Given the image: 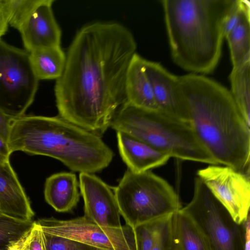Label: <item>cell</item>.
Masks as SVG:
<instances>
[{
    "mask_svg": "<svg viewBox=\"0 0 250 250\" xmlns=\"http://www.w3.org/2000/svg\"><path fill=\"white\" fill-rule=\"evenodd\" d=\"M195 221L211 250H244L243 224L236 223L199 177L190 202L182 208Z\"/></svg>",
    "mask_w": 250,
    "mask_h": 250,
    "instance_id": "ba28073f",
    "label": "cell"
},
{
    "mask_svg": "<svg viewBox=\"0 0 250 250\" xmlns=\"http://www.w3.org/2000/svg\"><path fill=\"white\" fill-rule=\"evenodd\" d=\"M34 223L32 220L22 221L0 213V250H7L25 238Z\"/></svg>",
    "mask_w": 250,
    "mask_h": 250,
    "instance_id": "7402d4cb",
    "label": "cell"
},
{
    "mask_svg": "<svg viewBox=\"0 0 250 250\" xmlns=\"http://www.w3.org/2000/svg\"><path fill=\"white\" fill-rule=\"evenodd\" d=\"M79 182L71 172H61L46 178L44 195L46 202L56 211L68 212L78 205L80 197Z\"/></svg>",
    "mask_w": 250,
    "mask_h": 250,
    "instance_id": "2e32d148",
    "label": "cell"
},
{
    "mask_svg": "<svg viewBox=\"0 0 250 250\" xmlns=\"http://www.w3.org/2000/svg\"><path fill=\"white\" fill-rule=\"evenodd\" d=\"M79 187L84 202V216L102 227L121 228L120 213L113 190L93 173H80Z\"/></svg>",
    "mask_w": 250,
    "mask_h": 250,
    "instance_id": "8fae6325",
    "label": "cell"
},
{
    "mask_svg": "<svg viewBox=\"0 0 250 250\" xmlns=\"http://www.w3.org/2000/svg\"><path fill=\"white\" fill-rule=\"evenodd\" d=\"M31 63L38 79L54 80L62 75L66 54L61 46L42 48L29 53Z\"/></svg>",
    "mask_w": 250,
    "mask_h": 250,
    "instance_id": "d6986e66",
    "label": "cell"
},
{
    "mask_svg": "<svg viewBox=\"0 0 250 250\" xmlns=\"http://www.w3.org/2000/svg\"><path fill=\"white\" fill-rule=\"evenodd\" d=\"M7 143L21 151L60 161L74 172L94 174L106 168L114 156L101 137L59 116L23 115L14 118Z\"/></svg>",
    "mask_w": 250,
    "mask_h": 250,
    "instance_id": "3957f363",
    "label": "cell"
},
{
    "mask_svg": "<svg viewBox=\"0 0 250 250\" xmlns=\"http://www.w3.org/2000/svg\"><path fill=\"white\" fill-rule=\"evenodd\" d=\"M244 229V250H250V217L249 215L243 223Z\"/></svg>",
    "mask_w": 250,
    "mask_h": 250,
    "instance_id": "1f68e13d",
    "label": "cell"
},
{
    "mask_svg": "<svg viewBox=\"0 0 250 250\" xmlns=\"http://www.w3.org/2000/svg\"><path fill=\"white\" fill-rule=\"evenodd\" d=\"M236 0H163L173 62L192 73L208 74L221 55L223 24Z\"/></svg>",
    "mask_w": 250,
    "mask_h": 250,
    "instance_id": "277c9868",
    "label": "cell"
},
{
    "mask_svg": "<svg viewBox=\"0 0 250 250\" xmlns=\"http://www.w3.org/2000/svg\"><path fill=\"white\" fill-rule=\"evenodd\" d=\"M11 153L7 142L0 135V164L9 162Z\"/></svg>",
    "mask_w": 250,
    "mask_h": 250,
    "instance_id": "f546056e",
    "label": "cell"
},
{
    "mask_svg": "<svg viewBox=\"0 0 250 250\" xmlns=\"http://www.w3.org/2000/svg\"><path fill=\"white\" fill-rule=\"evenodd\" d=\"M53 0H41L19 30L24 49L61 46L62 32L52 10Z\"/></svg>",
    "mask_w": 250,
    "mask_h": 250,
    "instance_id": "4fadbf2b",
    "label": "cell"
},
{
    "mask_svg": "<svg viewBox=\"0 0 250 250\" xmlns=\"http://www.w3.org/2000/svg\"><path fill=\"white\" fill-rule=\"evenodd\" d=\"M165 218L142 224L134 228L137 250L152 249Z\"/></svg>",
    "mask_w": 250,
    "mask_h": 250,
    "instance_id": "cb8c5ba5",
    "label": "cell"
},
{
    "mask_svg": "<svg viewBox=\"0 0 250 250\" xmlns=\"http://www.w3.org/2000/svg\"><path fill=\"white\" fill-rule=\"evenodd\" d=\"M3 2H4V0H0V5L2 4Z\"/></svg>",
    "mask_w": 250,
    "mask_h": 250,
    "instance_id": "e575fe53",
    "label": "cell"
},
{
    "mask_svg": "<svg viewBox=\"0 0 250 250\" xmlns=\"http://www.w3.org/2000/svg\"><path fill=\"white\" fill-rule=\"evenodd\" d=\"M42 231L45 250H71L73 248L75 241Z\"/></svg>",
    "mask_w": 250,
    "mask_h": 250,
    "instance_id": "4316f807",
    "label": "cell"
},
{
    "mask_svg": "<svg viewBox=\"0 0 250 250\" xmlns=\"http://www.w3.org/2000/svg\"><path fill=\"white\" fill-rule=\"evenodd\" d=\"M22 250H45L42 231L37 222L25 237Z\"/></svg>",
    "mask_w": 250,
    "mask_h": 250,
    "instance_id": "83f0119b",
    "label": "cell"
},
{
    "mask_svg": "<svg viewBox=\"0 0 250 250\" xmlns=\"http://www.w3.org/2000/svg\"><path fill=\"white\" fill-rule=\"evenodd\" d=\"M189 122L197 137L218 164L249 172L250 129L229 90L194 73L179 76Z\"/></svg>",
    "mask_w": 250,
    "mask_h": 250,
    "instance_id": "7a4b0ae2",
    "label": "cell"
},
{
    "mask_svg": "<svg viewBox=\"0 0 250 250\" xmlns=\"http://www.w3.org/2000/svg\"><path fill=\"white\" fill-rule=\"evenodd\" d=\"M0 213L22 220L34 215L30 201L9 162L0 164Z\"/></svg>",
    "mask_w": 250,
    "mask_h": 250,
    "instance_id": "5bb4252c",
    "label": "cell"
},
{
    "mask_svg": "<svg viewBox=\"0 0 250 250\" xmlns=\"http://www.w3.org/2000/svg\"><path fill=\"white\" fill-rule=\"evenodd\" d=\"M229 80L232 97L243 119L250 126V61L232 67Z\"/></svg>",
    "mask_w": 250,
    "mask_h": 250,
    "instance_id": "ffe728a7",
    "label": "cell"
},
{
    "mask_svg": "<svg viewBox=\"0 0 250 250\" xmlns=\"http://www.w3.org/2000/svg\"><path fill=\"white\" fill-rule=\"evenodd\" d=\"M3 3L2 4L0 5V39L6 34L9 26L8 16Z\"/></svg>",
    "mask_w": 250,
    "mask_h": 250,
    "instance_id": "4dcf8cb0",
    "label": "cell"
},
{
    "mask_svg": "<svg viewBox=\"0 0 250 250\" xmlns=\"http://www.w3.org/2000/svg\"><path fill=\"white\" fill-rule=\"evenodd\" d=\"M173 215L163 220L155 243L151 250H170L173 244L172 230Z\"/></svg>",
    "mask_w": 250,
    "mask_h": 250,
    "instance_id": "484cf974",
    "label": "cell"
},
{
    "mask_svg": "<svg viewBox=\"0 0 250 250\" xmlns=\"http://www.w3.org/2000/svg\"><path fill=\"white\" fill-rule=\"evenodd\" d=\"M13 119L0 111V135L7 142L10 125Z\"/></svg>",
    "mask_w": 250,
    "mask_h": 250,
    "instance_id": "f1b7e54d",
    "label": "cell"
},
{
    "mask_svg": "<svg viewBox=\"0 0 250 250\" xmlns=\"http://www.w3.org/2000/svg\"><path fill=\"white\" fill-rule=\"evenodd\" d=\"M214 197L233 220L241 224L250 215L249 172L238 171L228 166L210 165L197 171Z\"/></svg>",
    "mask_w": 250,
    "mask_h": 250,
    "instance_id": "30bf717a",
    "label": "cell"
},
{
    "mask_svg": "<svg viewBox=\"0 0 250 250\" xmlns=\"http://www.w3.org/2000/svg\"><path fill=\"white\" fill-rule=\"evenodd\" d=\"M249 15L250 2L246 0H236L223 24L224 37H225L246 16Z\"/></svg>",
    "mask_w": 250,
    "mask_h": 250,
    "instance_id": "d4e9b609",
    "label": "cell"
},
{
    "mask_svg": "<svg viewBox=\"0 0 250 250\" xmlns=\"http://www.w3.org/2000/svg\"><path fill=\"white\" fill-rule=\"evenodd\" d=\"M131 32L115 22H95L76 34L54 93L59 116L101 137L126 101L125 81L136 53Z\"/></svg>",
    "mask_w": 250,
    "mask_h": 250,
    "instance_id": "6da1fadb",
    "label": "cell"
},
{
    "mask_svg": "<svg viewBox=\"0 0 250 250\" xmlns=\"http://www.w3.org/2000/svg\"><path fill=\"white\" fill-rule=\"evenodd\" d=\"M143 65L158 110L175 120L189 122L187 103L180 86L179 76L171 73L157 62L144 59Z\"/></svg>",
    "mask_w": 250,
    "mask_h": 250,
    "instance_id": "7c38bea8",
    "label": "cell"
},
{
    "mask_svg": "<svg viewBox=\"0 0 250 250\" xmlns=\"http://www.w3.org/2000/svg\"><path fill=\"white\" fill-rule=\"evenodd\" d=\"M172 230L175 250H211L200 227L182 208L172 216Z\"/></svg>",
    "mask_w": 250,
    "mask_h": 250,
    "instance_id": "ac0fdd59",
    "label": "cell"
},
{
    "mask_svg": "<svg viewBox=\"0 0 250 250\" xmlns=\"http://www.w3.org/2000/svg\"><path fill=\"white\" fill-rule=\"evenodd\" d=\"M232 67L250 61V15L246 16L225 37Z\"/></svg>",
    "mask_w": 250,
    "mask_h": 250,
    "instance_id": "44dd1931",
    "label": "cell"
},
{
    "mask_svg": "<svg viewBox=\"0 0 250 250\" xmlns=\"http://www.w3.org/2000/svg\"><path fill=\"white\" fill-rule=\"evenodd\" d=\"M144 60L136 53L130 62L125 81L126 102L140 108L158 110L152 87L144 72Z\"/></svg>",
    "mask_w": 250,
    "mask_h": 250,
    "instance_id": "e0dca14e",
    "label": "cell"
},
{
    "mask_svg": "<svg viewBox=\"0 0 250 250\" xmlns=\"http://www.w3.org/2000/svg\"><path fill=\"white\" fill-rule=\"evenodd\" d=\"M110 127L170 157L218 165L201 143L189 122L175 120L158 110L140 108L125 102L116 112Z\"/></svg>",
    "mask_w": 250,
    "mask_h": 250,
    "instance_id": "5b68a950",
    "label": "cell"
},
{
    "mask_svg": "<svg viewBox=\"0 0 250 250\" xmlns=\"http://www.w3.org/2000/svg\"><path fill=\"white\" fill-rule=\"evenodd\" d=\"M42 231L84 243L101 250H137L134 229L102 227L84 216L70 220L51 217L37 221Z\"/></svg>",
    "mask_w": 250,
    "mask_h": 250,
    "instance_id": "9c48e42d",
    "label": "cell"
},
{
    "mask_svg": "<svg viewBox=\"0 0 250 250\" xmlns=\"http://www.w3.org/2000/svg\"><path fill=\"white\" fill-rule=\"evenodd\" d=\"M41 0H4L9 25L19 31Z\"/></svg>",
    "mask_w": 250,
    "mask_h": 250,
    "instance_id": "603a6c76",
    "label": "cell"
},
{
    "mask_svg": "<svg viewBox=\"0 0 250 250\" xmlns=\"http://www.w3.org/2000/svg\"><path fill=\"white\" fill-rule=\"evenodd\" d=\"M71 250H101L97 248H95L90 245L76 242L73 246Z\"/></svg>",
    "mask_w": 250,
    "mask_h": 250,
    "instance_id": "d6a6232c",
    "label": "cell"
},
{
    "mask_svg": "<svg viewBox=\"0 0 250 250\" xmlns=\"http://www.w3.org/2000/svg\"><path fill=\"white\" fill-rule=\"evenodd\" d=\"M117 132L120 156L130 171L140 173L165 165L170 156L127 133Z\"/></svg>",
    "mask_w": 250,
    "mask_h": 250,
    "instance_id": "9a60e30c",
    "label": "cell"
},
{
    "mask_svg": "<svg viewBox=\"0 0 250 250\" xmlns=\"http://www.w3.org/2000/svg\"><path fill=\"white\" fill-rule=\"evenodd\" d=\"M39 83L29 52L0 39V111L13 118L24 115Z\"/></svg>",
    "mask_w": 250,
    "mask_h": 250,
    "instance_id": "52a82bcc",
    "label": "cell"
},
{
    "mask_svg": "<svg viewBox=\"0 0 250 250\" xmlns=\"http://www.w3.org/2000/svg\"><path fill=\"white\" fill-rule=\"evenodd\" d=\"M25 237L12 247H10L7 250H22V245Z\"/></svg>",
    "mask_w": 250,
    "mask_h": 250,
    "instance_id": "836d02e7",
    "label": "cell"
},
{
    "mask_svg": "<svg viewBox=\"0 0 250 250\" xmlns=\"http://www.w3.org/2000/svg\"><path fill=\"white\" fill-rule=\"evenodd\" d=\"M113 190L121 215L133 229L173 215L182 208L173 188L150 170L136 173L127 169Z\"/></svg>",
    "mask_w": 250,
    "mask_h": 250,
    "instance_id": "8992f818",
    "label": "cell"
}]
</instances>
